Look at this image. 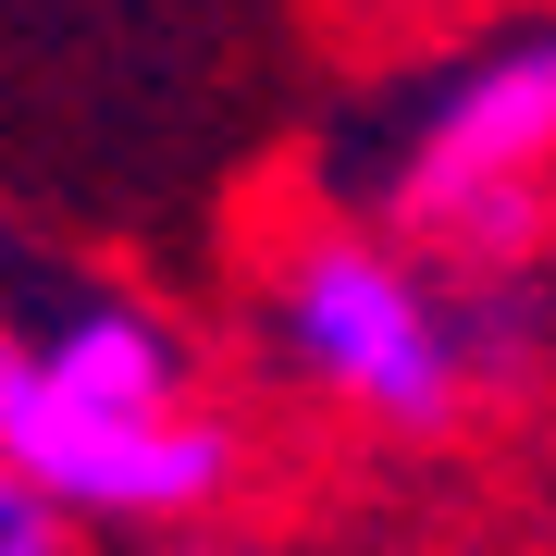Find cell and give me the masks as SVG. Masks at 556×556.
<instances>
[{
	"mask_svg": "<svg viewBox=\"0 0 556 556\" xmlns=\"http://www.w3.org/2000/svg\"><path fill=\"white\" fill-rule=\"evenodd\" d=\"M260 346L285 383L334 396L371 433H457L482 396L457 273L433 248L383 236V223H309L260 273Z\"/></svg>",
	"mask_w": 556,
	"mask_h": 556,
	"instance_id": "1",
	"label": "cell"
},
{
	"mask_svg": "<svg viewBox=\"0 0 556 556\" xmlns=\"http://www.w3.org/2000/svg\"><path fill=\"white\" fill-rule=\"evenodd\" d=\"M544 174H556V13H519L408 87V124L383 137L371 174V223L433 248L445 273L544 260Z\"/></svg>",
	"mask_w": 556,
	"mask_h": 556,
	"instance_id": "2",
	"label": "cell"
},
{
	"mask_svg": "<svg viewBox=\"0 0 556 556\" xmlns=\"http://www.w3.org/2000/svg\"><path fill=\"white\" fill-rule=\"evenodd\" d=\"M0 457L50 482L87 532H186L248 482V445L223 408H100L50 383L25 334H0Z\"/></svg>",
	"mask_w": 556,
	"mask_h": 556,
	"instance_id": "3",
	"label": "cell"
},
{
	"mask_svg": "<svg viewBox=\"0 0 556 556\" xmlns=\"http://www.w3.org/2000/svg\"><path fill=\"white\" fill-rule=\"evenodd\" d=\"M0 334H25L50 383L100 408H199V346L174 309H149L112 273H62V260H0Z\"/></svg>",
	"mask_w": 556,
	"mask_h": 556,
	"instance_id": "4",
	"label": "cell"
},
{
	"mask_svg": "<svg viewBox=\"0 0 556 556\" xmlns=\"http://www.w3.org/2000/svg\"><path fill=\"white\" fill-rule=\"evenodd\" d=\"M87 544V519L50 495V482H25L13 457H0V556H75Z\"/></svg>",
	"mask_w": 556,
	"mask_h": 556,
	"instance_id": "5",
	"label": "cell"
},
{
	"mask_svg": "<svg viewBox=\"0 0 556 556\" xmlns=\"http://www.w3.org/2000/svg\"><path fill=\"white\" fill-rule=\"evenodd\" d=\"M174 556H273V544H248V532H223V519H186V544Z\"/></svg>",
	"mask_w": 556,
	"mask_h": 556,
	"instance_id": "6",
	"label": "cell"
}]
</instances>
